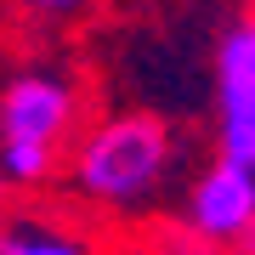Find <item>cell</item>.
I'll list each match as a JSON object with an SVG mask.
<instances>
[{"label": "cell", "mask_w": 255, "mask_h": 255, "mask_svg": "<svg viewBox=\"0 0 255 255\" xmlns=\"http://www.w3.org/2000/svg\"><path fill=\"white\" fill-rule=\"evenodd\" d=\"M91 119L85 80L63 63H11L0 74V182L11 193L63 187L68 147Z\"/></svg>", "instance_id": "2"}, {"label": "cell", "mask_w": 255, "mask_h": 255, "mask_svg": "<svg viewBox=\"0 0 255 255\" xmlns=\"http://www.w3.org/2000/svg\"><path fill=\"white\" fill-rule=\"evenodd\" d=\"M210 136L221 153L255 164V6L238 11L210 51Z\"/></svg>", "instance_id": "5"}, {"label": "cell", "mask_w": 255, "mask_h": 255, "mask_svg": "<svg viewBox=\"0 0 255 255\" xmlns=\"http://www.w3.org/2000/svg\"><path fill=\"white\" fill-rule=\"evenodd\" d=\"M108 255H216V250L182 233L170 216H159V221H136V227H114Z\"/></svg>", "instance_id": "6"}, {"label": "cell", "mask_w": 255, "mask_h": 255, "mask_svg": "<svg viewBox=\"0 0 255 255\" xmlns=\"http://www.w3.org/2000/svg\"><path fill=\"white\" fill-rule=\"evenodd\" d=\"M187 142L159 108H91L68 147L63 193H74L108 227L159 221L182 199Z\"/></svg>", "instance_id": "1"}, {"label": "cell", "mask_w": 255, "mask_h": 255, "mask_svg": "<svg viewBox=\"0 0 255 255\" xmlns=\"http://www.w3.org/2000/svg\"><path fill=\"white\" fill-rule=\"evenodd\" d=\"M91 6L97 0H11V11L23 23H40V28H74Z\"/></svg>", "instance_id": "7"}, {"label": "cell", "mask_w": 255, "mask_h": 255, "mask_svg": "<svg viewBox=\"0 0 255 255\" xmlns=\"http://www.w3.org/2000/svg\"><path fill=\"white\" fill-rule=\"evenodd\" d=\"M108 221L74 193H17L0 204V255H108Z\"/></svg>", "instance_id": "4"}, {"label": "cell", "mask_w": 255, "mask_h": 255, "mask_svg": "<svg viewBox=\"0 0 255 255\" xmlns=\"http://www.w3.org/2000/svg\"><path fill=\"white\" fill-rule=\"evenodd\" d=\"M221 255H255V227H250L244 238H238V244H233V250H221Z\"/></svg>", "instance_id": "8"}, {"label": "cell", "mask_w": 255, "mask_h": 255, "mask_svg": "<svg viewBox=\"0 0 255 255\" xmlns=\"http://www.w3.org/2000/svg\"><path fill=\"white\" fill-rule=\"evenodd\" d=\"M170 221L182 233H193L199 244H210L216 255L233 250L255 227V164H244V159H233V153L216 147L204 164L187 170Z\"/></svg>", "instance_id": "3"}]
</instances>
